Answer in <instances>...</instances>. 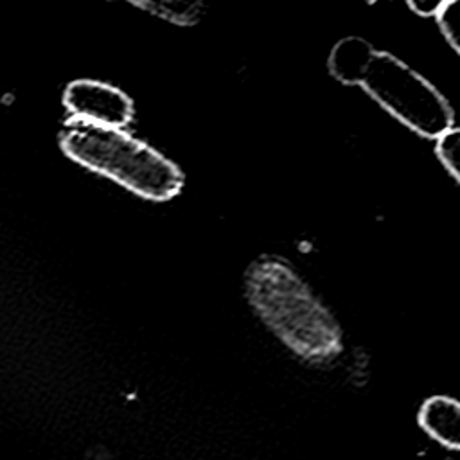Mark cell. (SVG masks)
Returning <instances> with one entry per match:
<instances>
[{"label": "cell", "instance_id": "obj_1", "mask_svg": "<svg viewBox=\"0 0 460 460\" xmlns=\"http://www.w3.org/2000/svg\"><path fill=\"white\" fill-rule=\"evenodd\" d=\"M243 293L257 320L298 359L327 363L341 354L343 327L284 257L253 259L243 273Z\"/></svg>", "mask_w": 460, "mask_h": 460}, {"label": "cell", "instance_id": "obj_2", "mask_svg": "<svg viewBox=\"0 0 460 460\" xmlns=\"http://www.w3.org/2000/svg\"><path fill=\"white\" fill-rule=\"evenodd\" d=\"M59 147L72 162L147 201H171L185 185V176L172 160L122 128L74 117L59 135Z\"/></svg>", "mask_w": 460, "mask_h": 460}, {"label": "cell", "instance_id": "obj_3", "mask_svg": "<svg viewBox=\"0 0 460 460\" xmlns=\"http://www.w3.org/2000/svg\"><path fill=\"white\" fill-rule=\"evenodd\" d=\"M361 86L392 117L424 138L437 140L453 128L449 101L390 52H376Z\"/></svg>", "mask_w": 460, "mask_h": 460}, {"label": "cell", "instance_id": "obj_4", "mask_svg": "<svg viewBox=\"0 0 460 460\" xmlns=\"http://www.w3.org/2000/svg\"><path fill=\"white\" fill-rule=\"evenodd\" d=\"M65 108L81 120L124 128L133 120L135 106L128 93L95 79H75L63 92Z\"/></svg>", "mask_w": 460, "mask_h": 460}, {"label": "cell", "instance_id": "obj_5", "mask_svg": "<svg viewBox=\"0 0 460 460\" xmlns=\"http://www.w3.org/2000/svg\"><path fill=\"white\" fill-rule=\"evenodd\" d=\"M420 429L446 449L460 451V401L449 395L428 397L417 413Z\"/></svg>", "mask_w": 460, "mask_h": 460}, {"label": "cell", "instance_id": "obj_6", "mask_svg": "<svg viewBox=\"0 0 460 460\" xmlns=\"http://www.w3.org/2000/svg\"><path fill=\"white\" fill-rule=\"evenodd\" d=\"M374 47L359 38V36H347L334 43L327 66L331 75L340 81L341 84H359L363 83L374 58Z\"/></svg>", "mask_w": 460, "mask_h": 460}, {"label": "cell", "instance_id": "obj_7", "mask_svg": "<svg viewBox=\"0 0 460 460\" xmlns=\"http://www.w3.org/2000/svg\"><path fill=\"white\" fill-rule=\"evenodd\" d=\"M142 11L174 25H196L205 14V0H129Z\"/></svg>", "mask_w": 460, "mask_h": 460}, {"label": "cell", "instance_id": "obj_8", "mask_svg": "<svg viewBox=\"0 0 460 460\" xmlns=\"http://www.w3.org/2000/svg\"><path fill=\"white\" fill-rule=\"evenodd\" d=\"M435 153L446 171L460 183V128H451L437 138Z\"/></svg>", "mask_w": 460, "mask_h": 460}, {"label": "cell", "instance_id": "obj_9", "mask_svg": "<svg viewBox=\"0 0 460 460\" xmlns=\"http://www.w3.org/2000/svg\"><path fill=\"white\" fill-rule=\"evenodd\" d=\"M437 23L449 45L460 54V0H449L437 13Z\"/></svg>", "mask_w": 460, "mask_h": 460}, {"label": "cell", "instance_id": "obj_10", "mask_svg": "<svg viewBox=\"0 0 460 460\" xmlns=\"http://www.w3.org/2000/svg\"><path fill=\"white\" fill-rule=\"evenodd\" d=\"M449 0H408L410 9L419 16H437V13L447 4Z\"/></svg>", "mask_w": 460, "mask_h": 460}]
</instances>
